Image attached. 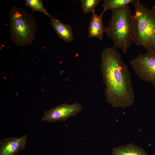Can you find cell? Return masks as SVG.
<instances>
[{
  "label": "cell",
  "instance_id": "cell-2",
  "mask_svg": "<svg viewBox=\"0 0 155 155\" xmlns=\"http://www.w3.org/2000/svg\"><path fill=\"white\" fill-rule=\"evenodd\" d=\"M111 11V16L108 26L104 28V32L112 40L113 46L125 53L133 42V15L129 5Z\"/></svg>",
  "mask_w": 155,
  "mask_h": 155
},
{
  "label": "cell",
  "instance_id": "cell-1",
  "mask_svg": "<svg viewBox=\"0 0 155 155\" xmlns=\"http://www.w3.org/2000/svg\"><path fill=\"white\" fill-rule=\"evenodd\" d=\"M100 68L107 101L114 108L131 106L135 100L131 76L120 54L115 47L103 49Z\"/></svg>",
  "mask_w": 155,
  "mask_h": 155
},
{
  "label": "cell",
  "instance_id": "cell-8",
  "mask_svg": "<svg viewBox=\"0 0 155 155\" xmlns=\"http://www.w3.org/2000/svg\"><path fill=\"white\" fill-rule=\"evenodd\" d=\"M50 24L60 38L67 42H70L73 40L71 26L70 24H65L60 22L50 14Z\"/></svg>",
  "mask_w": 155,
  "mask_h": 155
},
{
  "label": "cell",
  "instance_id": "cell-14",
  "mask_svg": "<svg viewBox=\"0 0 155 155\" xmlns=\"http://www.w3.org/2000/svg\"><path fill=\"white\" fill-rule=\"evenodd\" d=\"M152 9L155 11V5L153 6Z\"/></svg>",
  "mask_w": 155,
  "mask_h": 155
},
{
  "label": "cell",
  "instance_id": "cell-11",
  "mask_svg": "<svg viewBox=\"0 0 155 155\" xmlns=\"http://www.w3.org/2000/svg\"><path fill=\"white\" fill-rule=\"evenodd\" d=\"M136 0H104L102 7L104 8L102 12L104 13L107 10L111 11L121 8L130 3H133Z\"/></svg>",
  "mask_w": 155,
  "mask_h": 155
},
{
  "label": "cell",
  "instance_id": "cell-12",
  "mask_svg": "<svg viewBox=\"0 0 155 155\" xmlns=\"http://www.w3.org/2000/svg\"><path fill=\"white\" fill-rule=\"evenodd\" d=\"M25 2L26 6L31 9L32 13L38 11L49 17L50 14L48 13L47 9L44 7L42 0H25Z\"/></svg>",
  "mask_w": 155,
  "mask_h": 155
},
{
  "label": "cell",
  "instance_id": "cell-9",
  "mask_svg": "<svg viewBox=\"0 0 155 155\" xmlns=\"http://www.w3.org/2000/svg\"><path fill=\"white\" fill-rule=\"evenodd\" d=\"M102 13L99 15L93 13L88 28V37H95L102 40L104 38V28L102 21Z\"/></svg>",
  "mask_w": 155,
  "mask_h": 155
},
{
  "label": "cell",
  "instance_id": "cell-5",
  "mask_svg": "<svg viewBox=\"0 0 155 155\" xmlns=\"http://www.w3.org/2000/svg\"><path fill=\"white\" fill-rule=\"evenodd\" d=\"M130 62L137 76L155 88V52L140 54Z\"/></svg>",
  "mask_w": 155,
  "mask_h": 155
},
{
  "label": "cell",
  "instance_id": "cell-4",
  "mask_svg": "<svg viewBox=\"0 0 155 155\" xmlns=\"http://www.w3.org/2000/svg\"><path fill=\"white\" fill-rule=\"evenodd\" d=\"M23 8L12 6L9 13L10 38L18 46L32 44L36 31L33 16Z\"/></svg>",
  "mask_w": 155,
  "mask_h": 155
},
{
  "label": "cell",
  "instance_id": "cell-13",
  "mask_svg": "<svg viewBox=\"0 0 155 155\" xmlns=\"http://www.w3.org/2000/svg\"><path fill=\"white\" fill-rule=\"evenodd\" d=\"M100 0H81V7L84 13H88L95 12L94 9Z\"/></svg>",
  "mask_w": 155,
  "mask_h": 155
},
{
  "label": "cell",
  "instance_id": "cell-3",
  "mask_svg": "<svg viewBox=\"0 0 155 155\" xmlns=\"http://www.w3.org/2000/svg\"><path fill=\"white\" fill-rule=\"evenodd\" d=\"M133 42L147 52H155V11L147 8L139 0L133 3Z\"/></svg>",
  "mask_w": 155,
  "mask_h": 155
},
{
  "label": "cell",
  "instance_id": "cell-6",
  "mask_svg": "<svg viewBox=\"0 0 155 155\" xmlns=\"http://www.w3.org/2000/svg\"><path fill=\"white\" fill-rule=\"evenodd\" d=\"M82 110L79 103H63L46 111L41 121L50 122L65 121L70 117H75Z\"/></svg>",
  "mask_w": 155,
  "mask_h": 155
},
{
  "label": "cell",
  "instance_id": "cell-10",
  "mask_svg": "<svg viewBox=\"0 0 155 155\" xmlns=\"http://www.w3.org/2000/svg\"><path fill=\"white\" fill-rule=\"evenodd\" d=\"M112 150L113 155H148L144 149L131 143L113 148Z\"/></svg>",
  "mask_w": 155,
  "mask_h": 155
},
{
  "label": "cell",
  "instance_id": "cell-7",
  "mask_svg": "<svg viewBox=\"0 0 155 155\" xmlns=\"http://www.w3.org/2000/svg\"><path fill=\"white\" fill-rule=\"evenodd\" d=\"M27 135L19 138L9 137L0 142V155H15L24 149L26 145Z\"/></svg>",
  "mask_w": 155,
  "mask_h": 155
}]
</instances>
